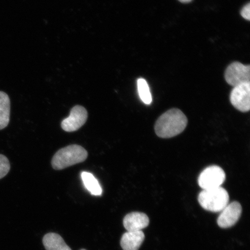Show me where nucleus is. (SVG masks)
I'll return each instance as SVG.
<instances>
[{
	"label": "nucleus",
	"instance_id": "nucleus-1",
	"mask_svg": "<svg viewBox=\"0 0 250 250\" xmlns=\"http://www.w3.org/2000/svg\"><path fill=\"white\" fill-rule=\"evenodd\" d=\"M187 124L188 119L182 111L177 108L171 109L156 121L155 133L161 138H171L182 133Z\"/></svg>",
	"mask_w": 250,
	"mask_h": 250
},
{
	"label": "nucleus",
	"instance_id": "nucleus-2",
	"mask_svg": "<svg viewBox=\"0 0 250 250\" xmlns=\"http://www.w3.org/2000/svg\"><path fill=\"white\" fill-rule=\"evenodd\" d=\"M87 152L83 146L73 145L65 146L56 153L52 160V166L55 170H62L86 160Z\"/></svg>",
	"mask_w": 250,
	"mask_h": 250
},
{
	"label": "nucleus",
	"instance_id": "nucleus-3",
	"mask_svg": "<svg viewBox=\"0 0 250 250\" xmlns=\"http://www.w3.org/2000/svg\"><path fill=\"white\" fill-rule=\"evenodd\" d=\"M229 196L223 187L203 190L198 195L200 205L205 210L213 212H221L229 204Z\"/></svg>",
	"mask_w": 250,
	"mask_h": 250
},
{
	"label": "nucleus",
	"instance_id": "nucleus-4",
	"mask_svg": "<svg viewBox=\"0 0 250 250\" xmlns=\"http://www.w3.org/2000/svg\"><path fill=\"white\" fill-rule=\"evenodd\" d=\"M226 179V174L218 166H210L202 171L198 178V184L203 190L220 187Z\"/></svg>",
	"mask_w": 250,
	"mask_h": 250
},
{
	"label": "nucleus",
	"instance_id": "nucleus-5",
	"mask_svg": "<svg viewBox=\"0 0 250 250\" xmlns=\"http://www.w3.org/2000/svg\"><path fill=\"white\" fill-rule=\"evenodd\" d=\"M225 78L229 85L233 87L250 83V67L239 62H233L228 67Z\"/></svg>",
	"mask_w": 250,
	"mask_h": 250
},
{
	"label": "nucleus",
	"instance_id": "nucleus-6",
	"mask_svg": "<svg viewBox=\"0 0 250 250\" xmlns=\"http://www.w3.org/2000/svg\"><path fill=\"white\" fill-rule=\"evenodd\" d=\"M86 109L81 105H76L71 109L69 117L62 122V130L67 132H73L79 130L87 120Z\"/></svg>",
	"mask_w": 250,
	"mask_h": 250
},
{
	"label": "nucleus",
	"instance_id": "nucleus-7",
	"mask_svg": "<svg viewBox=\"0 0 250 250\" xmlns=\"http://www.w3.org/2000/svg\"><path fill=\"white\" fill-rule=\"evenodd\" d=\"M230 101L239 111L248 112L250 109V83L234 86L230 93Z\"/></svg>",
	"mask_w": 250,
	"mask_h": 250
},
{
	"label": "nucleus",
	"instance_id": "nucleus-8",
	"mask_svg": "<svg viewBox=\"0 0 250 250\" xmlns=\"http://www.w3.org/2000/svg\"><path fill=\"white\" fill-rule=\"evenodd\" d=\"M242 212V207L238 202L234 201L228 204L219 215L217 224L223 229L234 226L239 221Z\"/></svg>",
	"mask_w": 250,
	"mask_h": 250
},
{
	"label": "nucleus",
	"instance_id": "nucleus-9",
	"mask_svg": "<svg viewBox=\"0 0 250 250\" xmlns=\"http://www.w3.org/2000/svg\"><path fill=\"white\" fill-rule=\"evenodd\" d=\"M123 224L127 232L139 231L149 226V219L143 212H132L125 217Z\"/></svg>",
	"mask_w": 250,
	"mask_h": 250
},
{
	"label": "nucleus",
	"instance_id": "nucleus-10",
	"mask_svg": "<svg viewBox=\"0 0 250 250\" xmlns=\"http://www.w3.org/2000/svg\"><path fill=\"white\" fill-rule=\"evenodd\" d=\"M145 239L142 230L125 233L121 239V248L124 250H138Z\"/></svg>",
	"mask_w": 250,
	"mask_h": 250
},
{
	"label": "nucleus",
	"instance_id": "nucleus-11",
	"mask_svg": "<svg viewBox=\"0 0 250 250\" xmlns=\"http://www.w3.org/2000/svg\"><path fill=\"white\" fill-rule=\"evenodd\" d=\"M11 103L7 93L0 91V130L5 129L10 121Z\"/></svg>",
	"mask_w": 250,
	"mask_h": 250
},
{
	"label": "nucleus",
	"instance_id": "nucleus-12",
	"mask_svg": "<svg viewBox=\"0 0 250 250\" xmlns=\"http://www.w3.org/2000/svg\"><path fill=\"white\" fill-rule=\"evenodd\" d=\"M43 244L46 250H71L59 234L49 233L43 238Z\"/></svg>",
	"mask_w": 250,
	"mask_h": 250
},
{
	"label": "nucleus",
	"instance_id": "nucleus-13",
	"mask_svg": "<svg viewBox=\"0 0 250 250\" xmlns=\"http://www.w3.org/2000/svg\"><path fill=\"white\" fill-rule=\"evenodd\" d=\"M81 178H82L84 186L92 195L101 196L102 194V187L98 180L92 173L83 171L81 173Z\"/></svg>",
	"mask_w": 250,
	"mask_h": 250
},
{
	"label": "nucleus",
	"instance_id": "nucleus-14",
	"mask_svg": "<svg viewBox=\"0 0 250 250\" xmlns=\"http://www.w3.org/2000/svg\"><path fill=\"white\" fill-rule=\"evenodd\" d=\"M137 87L140 98L146 105L151 104L152 101V95L150 92L147 82L143 78H139L137 80Z\"/></svg>",
	"mask_w": 250,
	"mask_h": 250
},
{
	"label": "nucleus",
	"instance_id": "nucleus-15",
	"mask_svg": "<svg viewBox=\"0 0 250 250\" xmlns=\"http://www.w3.org/2000/svg\"><path fill=\"white\" fill-rule=\"evenodd\" d=\"M11 169V165L8 159L2 154H0V179L7 176Z\"/></svg>",
	"mask_w": 250,
	"mask_h": 250
},
{
	"label": "nucleus",
	"instance_id": "nucleus-16",
	"mask_svg": "<svg viewBox=\"0 0 250 250\" xmlns=\"http://www.w3.org/2000/svg\"><path fill=\"white\" fill-rule=\"evenodd\" d=\"M241 15L242 17L246 19V20L250 21V4L249 3V4L246 5L245 6H244L243 8L242 9L241 12Z\"/></svg>",
	"mask_w": 250,
	"mask_h": 250
},
{
	"label": "nucleus",
	"instance_id": "nucleus-17",
	"mask_svg": "<svg viewBox=\"0 0 250 250\" xmlns=\"http://www.w3.org/2000/svg\"><path fill=\"white\" fill-rule=\"evenodd\" d=\"M179 1L182 3H189L191 2L192 0H179Z\"/></svg>",
	"mask_w": 250,
	"mask_h": 250
},
{
	"label": "nucleus",
	"instance_id": "nucleus-18",
	"mask_svg": "<svg viewBox=\"0 0 250 250\" xmlns=\"http://www.w3.org/2000/svg\"><path fill=\"white\" fill-rule=\"evenodd\" d=\"M85 250V249H82V250Z\"/></svg>",
	"mask_w": 250,
	"mask_h": 250
}]
</instances>
